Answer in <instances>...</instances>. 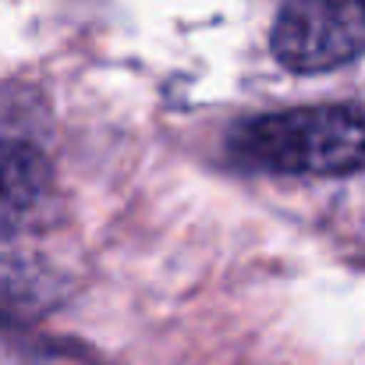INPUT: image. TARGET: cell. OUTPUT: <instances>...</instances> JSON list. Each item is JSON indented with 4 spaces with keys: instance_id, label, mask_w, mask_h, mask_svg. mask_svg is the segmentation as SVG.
Returning <instances> with one entry per match:
<instances>
[{
    "instance_id": "cell-1",
    "label": "cell",
    "mask_w": 365,
    "mask_h": 365,
    "mask_svg": "<svg viewBox=\"0 0 365 365\" xmlns=\"http://www.w3.org/2000/svg\"><path fill=\"white\" fill-rule=\"evenodd\" d=\"M248 170L291 178H344L365 170V107H294L242 121L227 138Z\"/></svg>"
},
{
    "instance_id": "cell-2",
    "label": "cell",
    "mask_w": 365,
    "mask_h": 365,
    "mask_svg": "<svg viewBox=\"0 0 365 365\" xmlns=\"http://www.w3.org/2000/svg\"><path fill=\"white\" fill-rule=\"evenodd\" d=\"M53 192V160L32 96L0 93V235L32 224Z\"/></svg>"
},
{
    "instance_id": "cell-3",
    "label": "cell",
    "mask_w": 365,
    "mask_h": 365,
    "mask_svg": "<svg viewBox=\"0 0 365 365\" xmlns=\"http://www.w3.org/2000/svg\"><path fill=\"white\" fill-rule=\"evenodd\" d=\"M273 53L298 75L365 57V0H284L273 18Z\"/></svg>"
},
{
    "instance_id": "cell-4",
    "label": "cell",
    "mask_w": 365,
    "mask_h": 365,
    "mask_svg": "<svg viewBox=\"0 0 365 365\" xmlns=\"http://www.w3.org/2000/svg\"><path fill=\"white\" fill-rule=\"evenodd\" d=\"M53 302V277L32 262L4 259L0 262V316L39 312Z\"/></svg>"
}]
</instances>
